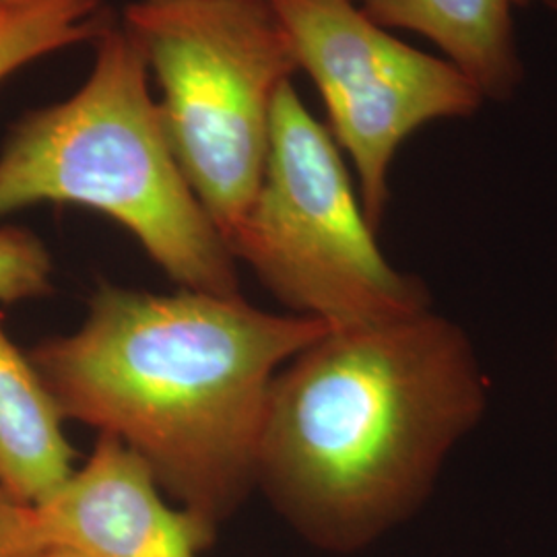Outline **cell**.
<instances>
[{"label":"cell","mask_w":557,"mask_h":557,"mask_svg":"<svg viewBox=\"0 0 557 557\" xmlns=\"http://www.w3.org/2000/svg\"><path fill=\"white\" fill-rule=\"evenodd\" d=\"M329 331L242 296L101 285L77 331L27 356L64 419L119 440L215 539L257 490L273 380Z\"/></svg>","instance_id":"cell-1"},{"label":"cell","mask_w":557,"mask_h":557,"mask_svg":"<svg viewBox=\"0 0 557 557\" xmlns=\"http://www.w3.org/2000/svg\"><path fill=\"white\" fill-rule=\"evenodd\" d=\"M487 405L473 341L434 308L329 331L271 384L257 487L312 547L358 554L430 499Z\"/></svg>","instance_id":"cell-2"},{"label":"cell","mask_w":557,"mask_h":557,"mask_svg":"<svg viewBox=\"0 0 557 557\" xmlns=\"http://www.w3.org/2000/svg\"><path fill=\"white\" fill-rule=\"evenodd\" d=\"M94 41L79 91L25 114L4 140L0 218L81 205L119 221L180 289L242 296L238 262L174 158L135 36L110 21Z\"/></svg>","instance_id":"cell-3"},{"label":"cell","mask_w":557,"mask_h":557,"mask_svg":"<svg viewBox=\"0 0 557 557\" xmlns=\"http://www.w3.org/2000/svg\"><path fill=\"white\" fill-rule=\"evenodd\" d=\"M341 149L292 81L273 103L257 197L227 248L292 314L331 331L379 326L432 310L428 285L380 250Z\"/></svg>","instance_id":"cell-4"},{"label":"cell","mask_w":557,"mask_h":557,"mask_svg":"<svg viewBox=\"0 0 557 557\" xmlns=\"http://www.w3.org/2000/svg\"><path fill=\"white\" fill-rule=\"evenodd\" d=\"M124 27L160 83L180 170L227 239L262 182L277 91L298 71L277 13L271 0H140Z\"/></svg>","instance_id":"cell-5"},{"label":"cell","mask_w":557,"mask_h":557,"mask_svg":"<svg viewBox=\"0 0 557 557\" xmlns=\"http://www.w3.org/2000/svg\"><path fill=\"white\" fill-rule=\"evenodd\" d=\"M298 69L319 87L331 137L354 163L366 218L379 232L398 149L421 126L471 119L485 103L455 64L421 52L354 0H271Z\"/></svg>","instance_id":"cell-6"},{"label":"cell","mask_w":557,"mask_h":557,"mask_svg":"<svg viewBox=\"0 0 557 557\" xmlns=\"http://www.w3.org/2000/svg\"><path fill=\"white\" fill-rule=\"evenodd\" d=\"M34 515L41 549L69 547L87 557H199L213 543L140 458L103 434Z\"/></svg>","instance_id":"cell-7"},{"label":"cell","mask_w":557,"mask_h":557,"mask_svg":"<svg viewBox=\"0 0 557 557\" xmlns=\"http://www.w3.org/2000/svg\"><path fill=\"white\" fill-rule=\"evenodd\" d=\"M386 29L432 41L483 100L508 101L524 81L518 52L517 0H354Z\"/></svg>","instance_id":"cell-8"},{"label":"cell","mask_w":557,"mask_h":557,"mask_svg":"<svg viewBox=\"0 0 557 557\" xmlns=\"http://www.w3.org/2000/svg\"><path fill=\"white\" fill-rule=\"evenodd\" d=\"M64 416L34 368L0 326V487L38 508L77 469Z\"/></svg>","instance_id":"cell-9"},{"label":"cell","mask_w":557,"mask_h":557,"mask_svg":"<svg viewBox=\"0 0 557 557\" xmlns=\"http://www.w3.org/2000/svg\"><path fill=\"white\" fill-rule=\"evenodd\" d=\"M112 21L101 0H20L0 9V81L32 60L96 40Z\"/></svg>","instance_id":"cell-10"},{"label":"cell","mask_w":557,"mask_h":557,"mask_svg":"<svg viewBox=\"0 0 557 557\" xmlns=\"http://www.w3.org/2000/svg\"><path fill=\"white\" fill-rule=\"evenodd\" d=\"M54 264L34 232L0 227V304L44 298L52 292Z\"/></svg>","instance_id":"cell-11"},{"label":"cell","mask_w":557,"mask_h":557,"mask_svg":"<svg viewBox=\"0 0 557 557\" xmlns=\"http://www.w3.org/2000/svg\"><path fill=\"white\" fill-rule=\"evenodd\" d=\"M41 552L34 508L0 487V557H38Z\"/></svg>","instance_id":"cell-12"},{"label":"cell","mask_w":557,"mask_h":557,"mask_svg":"<svg viewBox=\"0 0 557 557\" xmlns=\"http://www.w3.org/2000/svg\"><path fill=\"white\" fill-rule=\"evenodd\" d=\"M38 557H87L69 547H46Z\"/></svg>","instance_id":"cell-13"},{"label":"cell","mask_w":557,"mask_h":557,"mask_svg":"<svg viewBox=\"0 0 557 557\" xmlns=\"http://www.w3.org/2000/svg\"><path fill=\"white\" fill-rule=\"evenodd\" d=\"M541 4H545V7H547L552 13H556L557 17V0H543Z\"/></svg>","instance_id":"cell-14"},{"label":"cell","mask_w":557,"mask_h":557,"mask_svg":"<svg viewBox=\"0 0 557 557\" xmlns=\"http://www.w3.org/2000/svg\"><path fill=\"white\" fill-rule=\"evenodd\" d=\"M531 2H543V0H517L518 7H522V4H531Z\"/></svg>","instance_id":"cell-15"},{"label":"cell","mask_w":557,"mask_h":557,"mask_svg":"<svg viewBox=\"0 0 557 557\" xmlns=\"http://www.w3.org/2000/svg\"><path fill=\"white\" fill-rule=\"evenodd\" d=\"M13 2H20V0H0V9H2V7H9V4H13Z\"/></svg>","instance_id":"cell-16"}]
</instances>
